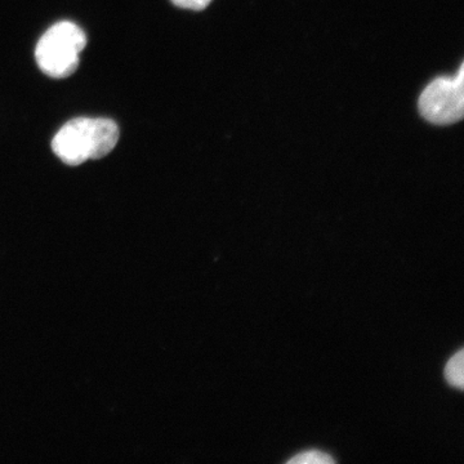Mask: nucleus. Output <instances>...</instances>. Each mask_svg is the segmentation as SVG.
<instances>
[{
  "label": "nucleus",
  "mask_w": 464,
  "mask_h": 464,
  "mask_svg": "<svg viewBox=\"0 0 464 464\" xmlns=\"http://www.w3.org/2000/svg\"><path fill=\"white\" fill-rule=\"evenodd\" d=\"M87 45L82 27L70 21H60L45 32L35 48V60L45 75L63 79L74 74Z\"/></svg>",
  "instance_id": "2"
},
{
  "label": "nucleus",
  "mask_w": 464,
  "mask_h": 464,
  "mask_svg": "<svg viewBox=\"0 0 464 464\" xmlns=\"http://www.w3.org/2000/svg\"><path fill=\"white\" fill-rule=\"evenodd\" d=\"M290 464H331L334 463V459L329 454L323 451H304V453L297 454L288 460Z\"/></svg>",
  "instance_id": "5"
},
{
  "label": "nucleus",
  "mask_w": 464,
  "mask_h": 464,
  "mask_svg": "<svg viewBox=\"0 0 464 464\" xmlns=\"http://www.w3.org/2000/svg\"><path fill=\"white\" fill-rule=\"evenodd\" d=\"M174 5L179 8L192 9V11H203L212 3V0H170Z\"/></svg>",
  "instance_id": "6"
},
{
  "label": "nucleus",
  "mask_w": 464,
  "mask_h": 464,
  "mask_svg": "<svg viewBox=\"0 0 464 464\" xmlns=\"http://www.w3.org/2000/svg\"><path fill=\"white\" fill-rule=\"evenodd\" d=\"M464 67L453 78H438L427 85L418 102L420 115L438 125L458 123L464 116Z\"/></svg>",
  "instance_id": "3"
},
{
  "label": "nucleus",
  "mask_w": 464,
  "mask_h": 464,
  "mask_svg": "<svg viewBox=\"0 0 464 464\" xmlns=\"http://www.w3.org/2000/svg\"><path fill=\"white\" fill-rule=\"evenodd\" d=\"M119 137L121 130L111 119L76 118L58 130L52 150L67 166H81L109 155Z\"/></svg>",
  "instance_id": "1"
},
{
  "label": "nucleus",
  "mask_w": 464,
  "mask_h": 464,
  "mask_svg": "<svg viewBox=\"0 0 464 464\" xmlns=\"http://www.w3.org/2000/svg\"><path fill=\"white\" fill-rule=\"evenodd\" d=\"M464 351L459 350L450 357L447 366H445V378L451 386L462 390L464 384Z\"/></svg>",
  "instance_id": "4"
}]
</instances>
